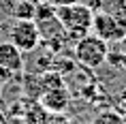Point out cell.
I'll return each mask as SVG.
<instances>
[{
  "mask_svg": "<svg viewBox=\"0 0 126 124\" xmlns=\"http://www.w3.org/2000/svg\"><path fill=\"white\" fill-rule=\"evenodd\" d=\"M56 17H58L60 26L73 36L81 39V36L92 32L94 11L90 4L75 2V4H66V7H56Z\"/></svg>",
  "mask_w": 126,
  "mask_h": 124,
  "instance_id": "6da1fadb",
  "label": "cell"
},
{
  "mask_svg": "<svg viewBox=\"0 0 126 124\" xmlns=\"http://www.w3.org/2000/svg\"><path fill=\"white\" fill-rule=\"evenodd\" d=\"M75 60L83 64L86 69H98L107 60L109 53V45L103 39H98L96 34H86L75 43Z\"/></svg>",
  "mask_w": 126,
  "mask_h": 124,
  "instance_id": "7a4b0ae2",
  "label": "cell"
},
{
  "mask_svg": "<svg viewBox=\"0 0 126 124\" xmlns=\"http://www.w3.org/2000/svg\"><path fill=\"white\" fill-rule=\"evenodd\" d=\"M92 34L105 43H118L126 39V17L118 13H94V24H92Z\"/></svg>",
  "mask_w": 126,
  "mask_h": 124,
  "instance_id": "3957f363",
  "label": "cell"
},
{
  "mask_svg": "<svg viewBox=\"0 0 126 124\" xmlns=\"http://www.w3.org/2000/svg\"><path fill=\"white\" fill-rule=\"evenodd\" d=\"M11 43H13L21 53L24 52H34L36 45L41 43V32L34 19H17L11 26Z\"/></svg>",
  "mask_w": 126,
  "mask_h": 124,
  "instance_id": "277c9868",
  "label": "cell"
},
{
  "mask_svg": "<svg viewBox=\"0 0 126 124\" xmlns=\"http://www.w3.org/2000/svg\"><path fill=\"white\" fill-rule=\"evenodd\" d=\"M0 69H4L9 73L24 71V56L11 41L0 43Z\"/></svg>",
  "mask_w": 126,
  "mask_h": 124,
  "instance_id": "5b68a950",
  "label": "cell"
},
{
  "mask_svg": "<svg viewBox=\"0 0 126 124\" xmlns=\"http://www.w3.org/2000/svg\"><path fill=\"white\" fill-rule=\"evenodd\" d=\"M24 124H51V122H49V113L39 105V101H30V109L26 107V113H24Z\"/></svg>",
  "mask_w": 126,
  "mask_h": 124,
  "instance_id": "8992f818",
  "label": "cell"
},
{
  "mask_svg": "<svg viewBox=\"0 0 126 124\" xmlns=\"http://www.w3.org/2000/svg\"><path fill=\"white\" fill-rule=\"evenodd\" d=\"M92 124H126V118L120 113V111H113V109H105L96 113L92 120Z\"/></svg>",
  "mask_w": 126,
  "mask_h": 124,
  "instance_id": "52a82bcc",
  "label": "cell"
},
{
  "mask_svg": "<svg viewBox=\"0 0 126 124\" xmlns=\"http://www.w3.org/2000/svg\"><path fill=\"white\" fill-rule=\"evenodd\" d=\"M53 7H66V4H75V2H79V0H49Z\"/></svg>",
  "mask_w": 126,
  "mask_h": 124,
  "instance_id": "ba28073f",
  "label": "cell"
},
{
  "mask_svg": "<svg viewBox=\"0 0 126 124\" xmlns=\"http://www.w3.org/2000/svg\"><path fill=\"white\" fill-rule=\"evenodd\" d=\"M0 124H4V113H0Z\"/></svg>",
  "mask_w": 126,
  "mask_h": 124,
  "instance_id": "9c48e42d",
  "label": "cell"
}]
</instances>
